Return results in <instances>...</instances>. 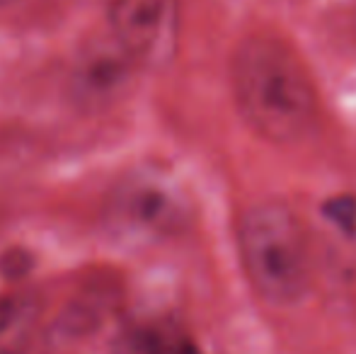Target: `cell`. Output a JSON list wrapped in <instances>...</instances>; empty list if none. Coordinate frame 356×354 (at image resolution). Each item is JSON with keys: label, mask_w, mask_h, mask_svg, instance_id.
Masks as SVG:
<instances>
[{"label": "cell", "mask_w": 356, "mask_h": 354, "mask_svg": "<svg viewBox=\"0 0 356 354\" xmlns=\"http://www.w3.org/2000/svg\"><path fill=\"white\" fill-rule=\"evenodd\" d=\"M233 90L243 117L264 138L300 141L318 119V90L298 54L274 37H250L233 56Z\"/></svg>", "instance_id": "6da1fadb"}, {"label": "cell", "mask_w": 356, "mask_h": 354, "mask_svg": "<svg viewBox=\"0 0 356 354\" xmlns=\"http://www.w3.org/2000/svg\"><path fill=\"white\" fill-rule=\"evenodd\" d=\"M240 255L252 287L264 301L291 306L310 282V260L298 216L284 202H257L238 228Z\"/></svg>", "instance_id": "7a4b0ae2"}, {"label": "cell", "mask_w": 356, "mask_h": 354, "mask_svg": "<svg viewBox=\"0 0 356 354\" xmlns=\"http://www.w3.org/2000/svg\"><path fill=\"white\" fill-rule=\"evenodd\" d=\"M104 221L114 238L158 243L175 238L192 221V202L163 170H138L124 177L107 199Z\"/></svg>", "instance_id": "3957f363"}, {"label": "cell", "mask_w": 356, "mask_h": 354, "mask_svg": "<svg viewBox=\"0 0 356 354\" xmlns=\"http://www.w3.org/2000/svg\"><path fill=\"white\" fill-rule=\"evenodd\" d=\"M112 37L136 66L160 68L172 61L179 37L177 0H114Z\"/></svg>", "instance_id": "277c9868"}, {"label": "cell", "mask_w": 356, "mask_h": 354, "mask_svg": "<svg viewBox=\"0 0 356 354\" xmlns=\"http://www.w3.org/2000/svg\"><path fill=\"white\" fill-rule=\"evenodd\" d=\"M136 63L112 39H102L78 54L71 68V95L85 109H104L119 102L131 86Z\"/></svg>", "instance_id": "5b68a950"}, {"label": "cell", "mask_w": 356, "mask_h": 354, "mask_svg": "<svg viewBox=\"0 0 356 354\" xmlns=\"http://www.w3.org/2000/svg\"><path fill=\"white\" fill-rule=\"evenodd\" d=\"M39 330V301L32 293L0 298V354H29Z\"/></svg>", "instance_id": "8992f818"}, {"label": "cell", "mask_w": 356, "mask_h": 354, "mask_svg": "<svg viewBox=\"0 0 356 354\" xmlns=\"http://www.w3.org/2000/svg\"><path fill=\"white\" fill-rule=\"evenodd\" d=\"M114 354H175V350L153 328H131L119 337Z\"/></svg>", "instance_id": "52a82bcc"}, {"label": "cell", "mask_w": 356, "mask_h": 354, "mask_svg": "<svg viewBox=\"0 0 356 354\" xmlns=\"http://www.w3.org/2000/svg\"><path fill=\"white\" fill-rule=\"evenodd\" d=\"M325 216L344 233H356V197L352 194H339L325 202Z\"/></svg>", "instance_id": "ba28073f"}, {"label": "cell", "mask_w": 356, "mask_h": 354, "mask_svg": "<svg viewBox=\"0 0 356 354\" xmlns=\"http://www.w3.org/2000/svg\"><path fill=\"white\" fill-rule=\"evenodd\" d=\"M175 354H202V352H199L194 345H179L177 350H175Z\"/></svg>", "instance_id": "9c48e42d"}, {"label": "cell", "mask_w": 356, "mask_h": 354, "mask_svg": "<svg viewBox=\"0 0 356 354\" xmlns=\"http://www.w3.org/2000/svg\"><path fill=\"white\" fill-rule=\"evenodd\" d=\"M19 3V0H0V8H8V5H15Z\"/></svg>", "instance_id": "30bf717a"}]
</instances>
